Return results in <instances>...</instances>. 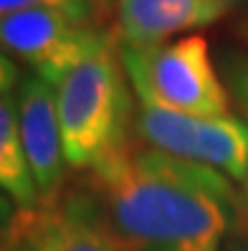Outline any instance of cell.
I'll return each mask as SVG.
<instances>
[{
    "instance_id": "cell-1",
    "label": "cell",
    "mask_w": 248,
    "mask_h": 251,
    "mask_svg": "<svg viewBox=\"0 0 248 251\" xmlns=\"http://www.w3.org/2000/svg\"><path fill=\"white\" fill-rule=\"evenodd\" d=\"M84 185L124 251H223L243 226V198L228 175L137 137L89 170Z\"/></svg>"
},
{
    "instance_id": "cell-2",
    "label": "cell",
    "mask_w": 248,
    "mask_h": 251,
    "mask_svg": "<svg viewBox=\"0 0 248 251\" xmlns=\"http://www.w3.org/2000/svg\"><path fill=\"white\" fill-rule=\"evenodd\" d=\"M132 94L116 38L56 84L64 152L71 170H94L135 137L137 104Z\"/></svg>"
},
{
    "instance_id": "cell-3",
    "label": "cell",
    "mask_w": 248,
    "mask_h": 251,
    "mask_svg": "<svg viewBox=\"0 0 248 251\" xmlns=\"http://www.w3.org/2000/svg\"><path fill=\"white\" fill-rule=\"evenodd\" d=\"M119 58L137 101L182 114H230V94L200 33L152 46H119Z\"/></svg>"
},
{
    "instance_id": "cell-4",
    "label": "cell",
    "mask_w": 248,
    "mask_h": 251,
    "mask_svg": "<svg viewBox=\"0 0 248 251\" xmlns=\"http://www.w3.org/2000/svg\"><path fill=\"white\" fill-rule=\"evenodd\" d=\"M132 129L142 145L213 168L238 185H243L248 175V127L236 114L200 117L137 101Z\"/></svg>"
},
{
    "instance_id": "cell-5",
    "label": "cell",
    "mask_w": 248,
    "mask_h": 251,
    "mask_svg": "<svg viewBox=\"0 0 248 251\" xmlns=\"http://www.w3.org/2000/svg\"><path fill=\"white\" fill-rule=\"evenodd\" d=\"M112 41L114 33L107 28L53 8H33L0 18V51L13 61H23L31 74L53 86Z\"/></svg>"
},
{
    "instance_id": "cell-6",
    "label": "cell",
    "mask_w": 248,
    "mask_h": 251,
    "mask_svg": "<svg viewBox=\"0 0 248 251\" xmlns=\"http://www.w3.org/2000/svg\"><path fill=\"white\" fill-rule=\"evenodd\" d=\"M16 107L23 152L31 165L41 205H51L64 196V180L68 170L56 86L28 71L16 89Z\"/></svg>"
},
{
    "instance_id": "cell-7",
    "label": "cell",
    "mask_w": 248,
    "mask_h": 251,
    "mask_svg": "<svg viewBox=\"0 0 248 251\" xmlns=\"http://www.w3.org/2000/svg\"><path fill=\"white\" fill-rule=\"evenodd\" d=\"M248 0H116L114 38L119 46H152L178 33L223 21Z\"/></svg>"
},
{
    "instance_id": "cell-8",
    "label": "cell",
    "mask_w": 248,
    "mask_h": 251,
    "mask_svg": "<svg viewBox=\"0 0 248 251\" xmlns=\"http://www.w3.org/2000/svg\"><path fill=\"white\" fill-rule=\"evenodd\" d=\"M33 251H124L84 183L41 205Z\"/></svg>"
},
{
    "instance_id": "cell-9",
    "label": "cell",
    "mask_w": 248,
    "mask_h": 251,
    "mask_svg": "<svg viewBox=\"0 0 248 251\" xmlns=\"http://www.w3.org/2000/svg\"><path fill=\"white\" fill-rule=\"evenodd\" d=\"M0 188L23 211L41 208L38 188L21 142L16 92L0 97Z\"/></svg>"
},
{
    "instance_id": "cell-10",
    "label": "cell",
    "mask_w": 248,
    "mask_h": 251,
    "mask_svg": "<svg viewBox=\"0 0 248 251\" xmlns=\"http://www.w3.org/2000/svg\"><path fill=\"white\" fill-rule=\"evenodd\" d=\"M221 69H223V81L228 86V94L238 104L241 120L248 127V56L241 51H225ZM241 198H243V226H248V175L241 185Z\"/></svg>"
},
{
    "instance_id": "cell-11",
    "label": "cell",
    "mask_w": 248,
    "mask_h": 251,
    "mask_svg": "<svg viewBox=\"0 0 248 251\" xmlns=\"http://www.w3.org/2000/svg\"><path fill=\"white\" fill-rule=\"evenodd\" d=\"M33 8L64 10L68 16L79 18V21L94 23V10H91L89 0H0V18L16 16V13H23V10H33Z\"/></svg>"
},
{
    "instance_id": "cell-12",
    "label": "cell",
    "mask_w": 248,
    "mask_h": 251,
    "mask_svg": "<svg viewBox=\"0 0 248 251\" xmlns=\"http://www.w3.org/2000/svg\"><path fill=\"white\" fill-rule=\"evenodd\" d=\"M38 213H41V208L21 211L18 218L0 233V251H33Z\"/></svg>"
},
{
    "instance_id": "cell-13",
    "label": "cell",
    "mask_w": 248,
    "mask_h": 251,
    "mask_svg": "<svg viewBox=\"0 0 248 251\" xmlns=\"http://www.w3.org/2000/svg\"><path fill=\"white\" fill-rule=\"evenodd\" d=\"M21 79H23V74H21L18 64L13 61L10 56H5L3 51H0V97L16 92Z\"/></svg>"
},
{
    "instance_id": "cell-14",
    "label": "cell",
    "mask_w": 248,
    "mask_h": 251,
    "mask_svg": "<svg viewBox=\"0 0 248 251\" xmlns=\"http://www.w3.org/2000/svg\"><path fill=\"white\" fill-rule=\"evenodd\" d=\"M21 211H23L21 205H18L16 201H13L3 188H0V233H3V231L13 224V221L18 218V213H21Z\"/></svg>"
},
{
    "instance_id": "cell-15",
    "label": "cell",
    "mask_w": 248,
    "mask_h": 251,
    "mask_svg": "<svg viewBox=\"0 0 248 251\" xmlns=\"http://www.w3.org/2000/svg\"><path fill=\"white\" fill-rule=\"evenodd\" d=\"M89 3H91V10H94V23L99 28H107V21L116 10V0H89Z\"/></svg>"
},
{
    "instance_id": "cell-16",
    "label": "cell",
    "mask_w": 248,
    "mask_h": 251,
    "mask_svg": "<svg viewBox=\"0 0 248 251\" xmlns=\"http://www.w3.org/2000/svg\"><path fill=\"white\" fill-rule=\"evenodd\" d=\"M223 251H248V231L236 233V236H233V239L225 244Z\"/></svg>"
},
{
    "instance_id": "cell-17",
    "label": "cell",
    "mask_w": 248,
    "mask_h": 251,
    "mask_svg": "<svg viewBox=\"0 0 248 251\" xmlns=\"http://www.w3.org/2000/svg\"><path fill=\"white\" fill-rule=\"evenodd\" d=\"M241 33H243V38L248 41V21H243V23H241Z\"/></svg>"
}]
</instances>
